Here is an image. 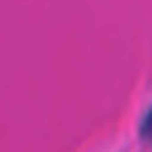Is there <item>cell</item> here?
Returning <instances> with one entry per match:
<instances>
[{
  "instance_id": "obj_1",
  "label": "cell",
  "mask_w": 152,
  "mask_h": 152,
  "mask_svg": "<svg viewBox=\"0 0 152 152\" xmlns=\"http://www.w3.org/2000/svg\"><path fill=\"white\" fill-rule=\"evenodd\" d=\"M142 136L144 139H152V110L147 112V118L142 120Z\"/></svg>"
}]
</instances>
